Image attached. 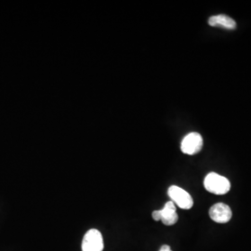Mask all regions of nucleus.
Instances as JSON below:
<instances>
[{
  "instance_id": "4",
  "label": "nucleus",
  "mask_w": 251,
  "mask_h": 251,
  "mask_svg": "<svg viewBox=\"0 0 251 251\" xmlns=\"http://www.w3.org/2000/svg\"><path fill=\"white\" fill-rule=\"evenodd\" d=\"M203 147V138L198 132H191L186 135L180 144L181 152L193 155L201 151Z\"/></svg>"
},
{
  "instance_id": "6",
  "label": "nucleus",
  "mask_w": 251,
  "mask_h": 251,
  "mask_svg": "<svg viewBox=\"0 0 251 251\" xmlns=\"http://www.w3.org/2000/svg\"><path fill=\"white\" fill-rule=\"evenodd\" d=\"M232 209L224 203H218L210 207L209 217L217 224H226L232 219Z\"/></svg>"
},
{
  "instance_id": "1",
  "label": "nucleus",
  "mask_w": 251,
  "mask_h": 251,
  "mask_svg": "<svg viewBox=\"0 0 251 251\" xmlns=\"http://www.w3.org/2000/svg\"><path fill=\"white\" fill-rule=\"evenodd\" d=\"M204 186L207 192L214 195H225L231 189V183L229 179L215 172L207 174L204 179Z\"/></svg>"
},
{
  "instance_id": "5",
  "label": "nucleus",
  "mask_w": 251,
  "mask_h": 251,
  "mask_svg": "<svg viewBox=\"0 0 251 251\" xmlns=\"http://www.w3.org/2000/svg\"><path fill=\"white\" fill-rule=\"evenodd\" d=\"M103 239L98 230L90 229L84 235L82 241V251H102Z\"/></svg>"
},
{
  "instance_id": "8",
  "label": "nucleus",
  "mask_w": 251,
  "mask_h": 251,
  "mask_svg": "<svg viewBox=\"0 0 251 251\" xmlns=\"http://www.w3.org/2000/svg\"><path fill=\"white\" fill-rule=\"evenodd\" d=\"M159 251H171V247L168 246V245H164L162 246L161 249L159 250Z\"/></svg>"
},
{
  "instance_id": "3",
  "label": "nucleus",
  "mask_w": 251,
  "mask_h": 251,
  "mask_svg": "<svg viewBox=\"0 0 251 251\" xmlns=\"http://www.w3.org/2000/svg\"><path fill=\"white\" fill-rule=\"evenodd\" d=\"M168 194L171 198V201L182 209H190L194 206V200L191 195L188 192L177 185L171 186L169 188Z\"/></svg>"
},
{
  "instance_id": "7",
  "label": "nucleus",
  "mask_w": 251,
  "mask_h": 251,
  "mask_svg": "<svg viewBox=\"0 0 251 251\" xmlns=\"http://www.w3.org/2000/svg\"><path fill=\"white\" fill-rule=\"evenodd\" d=\"M208 25L210 26L223 27L225 29H235L236 28V23L233 19L225 14L220 15H214L208 19Z\"/></svg>"
},
{
  "instance_id": "2",
  "label": "nucleus",
  "mask_w": 251,
  "mask_h": 251,
  "mask_svg": "<svg viewBox=\"0 0 251 251\" xmlns=\"http://www.w3.org/2000/svg\"><path fill=\"white\" fill-rule=\"evenodd\" d=\"M152 219L155 222L161 221L162 223L167 226H171L177 224L178 222V214L176 211V205L169 201L160 210H154L152 213Z\"/></svg>"
}]
</instances>
